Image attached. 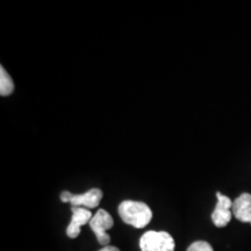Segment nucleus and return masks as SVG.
Masks as SVG:
<instances>
[{
  "instance_id": "obj_6",
  "label": "nucleus",
  "mask_w": 251,
  "mask_h": 251,
  "mask_svg": "<svg viewBox=\"0 0 251 251\" xmlns=\"http://www.w3.org/2000/svg\"><path fill=\"white\" fill-rule=\"evenodd\" d=\"M72 219L70 225L68 226L67 235L70 238H76L80 234V228L84 225L90 224L91 219L93 218L90 209L83 207H72Z\"/></svg>"
},
{
  "instance_id": "obj_7",
  "label": "nucleus",
  "mask_w": 251,
  "mask_h": 251,
  "mask_svg": "<svg viewBox=\"0 0 251 251\" xmlns=\"http://www.w3.org/2000/svg\"><path fill=\"white\" fill-rule=\"evenodd\" d=\"M233 214L241 222H249L251 225V194L242 193L233 201Z\"/></svg>"
},
{
  "instance_id": "obj_10",
  "label": "nucleus",
  "mask_w": 251,
  "mask_h": 251,
  "mask_svg": "<svg viewBox=\"0 0 251 251\" xmlns=\"http://www.w3.org/2000/svg\"><path fill=\"white\" fill-rule=\"evenodd\" d=\"M99 251H120L118 249L117 247H112V246H107V247H103L100 249Z\"/></svg>"
},
{
  "instance_id": "obj_5",
  "label": "nucleus",
  "mask_w": 251,
  "mask_h": 251,
  "mask_svg": "<svg viewBox=\"0 0 251 251\" xmlns=\"http://www.w3.org/2000/svg\"><path fill=\"white\" fill-rule=\"evenodd\" d=\"M216 197H218V202H216L214 212L212 213V221L216 227L222 228L230 222L231 214H233V211H231L233 201L220 192L216 193Z\"/></svg>"
},
{
  "instance_id": "obj_1",
  "label": "nucleus",
  "mask_w": 251,
  "mask_h": 251,
  "mask_svg": "<svg viewBox=\"0 0 251 251\" xmlns=\"http://www.w3.org/2000/svg\"><path fill=\"white\" fill-rule=\"evenodd\" d=\"M119 215L125 224L137 229L144 228L152 219V212L147 203L126 200L119 206Z\"/></svg>"
},
{
  "instance_id": "obj_3",
  "label": "nucleus",
  "mask_w": 251,
  "mask_h": 251,
  "mask_svg": "<svg viewBox=\"0 0 251 251\" xmlns=\"http://www.w3.org/2000/svg\"><path fill=\"white\" fill-rule=\"evenodd\" d=\"M102 199V191L99 188H91L83 194H72L64 191L61 194L63 202H70L72 207H83V208H96Z\"/></svg>"
},
{
  "instance_id": "obj_4",
  "label": "nucleus",
  "mask_w": 251,
  "mask_h": 251,
  "mask_svg": "<svg viewBox=\"0 0 251 251\" xmlns=\"http://www.w3.org/2000/svg\"><path fill=\"white\" fill-rule=\"evenodd\" d=\"M113 225H114V221H113L112 215L105 209H99L96 215L91 219L90 227L102 247H107L111 242V237L107 234V230L113 227Z\"/></svg>"
},
{
  "instance_id": "obj_9",
  "label": "nucleus",
  "mask_w": 251,
  "mask_h": 251,
  "mask_svg": "<svg viewBox=\"0 0 251 251\" xmlns=\"http://www.w3.org/2000/svg\"><path fill=\"white\" fill-rule=\"evenodd\" d=\"M187 251H214L212 246L205 241H197L188 247Z\"/></svg>"
},
{
  "instance_id": "obj_8",
  "label": "nucleus",
  "mask_w": 251,
  "mask_h": 251,
  "mask_svg": "<svg viewBox=\"0 0 251 251\" xmlns=\"http://www.w3.org/2000/svg\"><path fill=\"white\" fill-rule=\"evenodd\" d=\"M14 91V83L12 78L5 70L4 67H0V96L6 97L12 94Z\"/></svg>"
},
{
  "instance_id": "obj_2",
  "label": "nucleus",
  "mask_w": 251,
  "mask_h": 251,
  "mask_svg": "<svg viewBox=\"0 0 251 251\" xmlns=\"http://www.w3.org/2000/svg\"><path fill=\"white\" fill-rule=\"evenodd\" d=\"M140 248L142 251H175V240L166 231H147L141 237Z\"/></svg>"
}]
</instances>
